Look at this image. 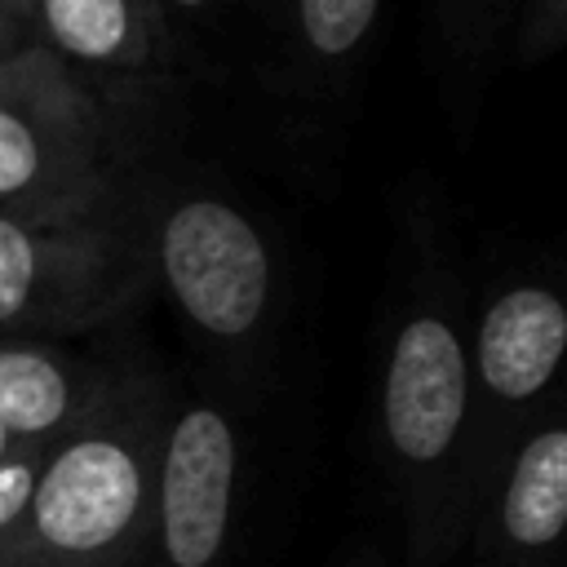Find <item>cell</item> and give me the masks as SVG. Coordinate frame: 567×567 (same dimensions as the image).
Returning <instances> with one entry per match:
<instances>
[{"instance_id":"9","label":"cell","mask_w":567,"mask_h":567,"mask_svg":"<svg viewBox=\"0 0 567 567\" xmlns=\"http://www.w3.org/2000/svg\"><path fill=\"white\" fill-rule=\"evenodd\" d=\"M27 35L75 75H159L182 53L155 0H31Z\"/></svg>"},{"instance_id":"14","label":"cell","mask_w":567,"mask_h":567,"mask_svg":"<svg viewBox=\"0 0 567 567\" xmlns=\"http://www.w3.org/2000/svg\"><path fill=\"white\" fill-rule=\"evenodd\" d=\"M44 452H49V443H22V447H13L0 461V540L18 527V518L27 509V496L35 487V474H40Z\"/></svg>"},{"instance_id":"1","label":"cell","mask_w":567,"mask_h":567,"mask_svg":"<svg viewBox=\"0 0 567 567\" xmlns=\"http://www.w3.org/2000/svg\"><path fill=\"white\" fill-rule=\"evenodd\" d=\"M377 443L412 563L470 545L478 496L465 301L439 261H421L394 301L377 372Z\"/></svg>"},{"instance_id":"11","label":"cell","mask_w":567,"mask_h":567,"mask_svg":"<svg viewBox=\"0 0 567 567\" xmlns=\"http://www.w3.org/2000/svg\"><path fill=\"white\" fill-rule=\"evenodd\" d=\"M381 22V0H275V35L288 71L310 89L346 84Z\"/></svg>"},{"instance_id":"19","label":"cell","mask_w":567,"mask_h":567,"mask_svg":"<svg viewBox=\"0 0 567 567\" xmlns=\"http://www.w3.org/2000/svg\"><path fill=\"white\" fill-rule=\"evenodd\" d=\"M483 567H487V563H483Z\"/></svg>"},{"instance_id":"15","label":"cell","mask_w":567,"mask_h":567,"mask_svg":"<svg viewBox=\"0 0 567 567\" xmlns=\"http://www.w3.org/2000/svg\"><path fill=\"white\" fill-rule=\"evenodd\" d=\"M155 4H159V13H164L168 31H173L177 44H182L186 31H213V27L221 22V13H226L230 0H155Z\"/></svg>"},{"instance_id":"7","label":"cell","mask_w":567,"mask_h":567,"mask_svg":"<svg viewBox=\"0 0 567 567\" xmlns=\"http://www.w3.org/2000/svg\"><path fill=\"white\" fill-rule=\"evenodd\" d=\"M244 487V430L217 399L168 403L133 567H226Z\"/></svg>"},{"instance_id":"5","label":"cell","mask_w":567,"mask_h":567,"mask_svg":"<svg viewBox=\"0 0 567 567\" xmlns=\"http://www.w3.org/2000/svg\"><path fill=\"white\" fill-rule=\"evenodd\" d=\"M111 204L106 120L84 80L22 44L0 58V208L93 213Z\"/></svg>"},{"instance_id":"10","label":"cell","mask_w":567,"mask_h":567,"mask_svg":"<svg viewBox=\"0 0 567 567\" xmlns=\"http://www.w3.org/2000/svg\"><path fill=\"white\" fill-rule=\"evenodd\" d=\"M111 377L115 368L44 337H0V430L18 443H53L106 394Z\"/></svg>"},{"instance_id":"4","label":"cell","mask_w":567,"mask_h":567,"mask_svg":"<svg viewBox=\"0 0 567 567\" xmlns=\"http://www.w3.org/2000/svg\"><path fill=\"white\" fill-rule=\"evenodd\" d=\"M151 288L142 230L93 213L0 208V337H71L133 310Z\"/></svg>"},{"instance_id":"13","label":"cell","mask_w":567,"mask_h":567,"mask_svg":"<svg viewBox=\"0 0 567 567\" xmlns=\"http://www.w3.org/2000/svg\"><path fill=\"white\" fill-rule=\"evenodd\" d=\"M509 35L518 66L549 62L567 40V0H514Z\"/></svg>"},{"instance_id":"12","label":"cell","mask_w":567,"mask_h":567,"mask_svg":"<svg viewBox=\"0 0 567 567\" xmlns=\"http://www.w3.org/2000/svg\"><path fill=\"white\" fill-rule=\"evenodd\" d=\"M514 0H439V27L456 58H483L509 27Z\"/></svg>"},{"instance_id":"6","label":"cell","mask_w":567,"mask_h":567,"mask_svg":"<svg viewBox=\"0 0 567 567\" xmlns=\"http://www.w3.org/2000/svg\"><path fill=\"white\" fill-rule=\"evenodd\" d=\"M474 394V496L483 501L505 447L558 399L567 354V301L545 279L496 284L465 323Z\"/></svg>"},{"instance_id":"2","label":"cell","mask_w":567,"mask_h":567,"mask_svg":"<svg viewBox=\"0 0 567 567\" xmlns=\"http://www.w3.org/2000/svg\"><path fill=\"white\" fill-rule=\"evenodd\" d=\"M168 403L159 377L115 368L106 394L49 443L0 567H133Z\"/></svg>"},{"instance_id":"16","label":"cell","mask_w":567,"mask_h":567,"mask_svg":"<svg viewBox=\"0 0 567 567\" xmlns=\"http://www.w3.org/2000/svg\"><path fill=\"white\" fill-rule=\"evenodd\" d=\"M27 9H31V0H0V22H4L22 44H31V35H27Z\"/></svg>"},{"instance_id":"17","label":"cell","mask_w":567,"mask_h":567,"mask_svg":"<svg viewBox=\"0 0 567 567\" xmlns=\"http://www.w3.org/2000/svg\"><path fill=\"white\" fill-rule=\"evenodd\" d=\"M13 49H22V40H18V35H13V31L0 22V58H4V53H13Z\"/></svg>"},{"instance_id":"18","label":"cell","mask_w":567,"mask_h":567,"mask_svg":"<svg viewBox=\"0 0 567 567\" xmlns=\"http://www.w3.org/2000/svg\"><path fill=\"white\" fill-rule=\"evenodd\" d=\"M13 447H22V443H18V439H9V434H4V430H0V461H4V456H9V452H13Z\"/></svg>"},{"instance_id":"8","label":"cell","mask_w":567,"mask_h":567,"mask_svg":"<svg viewBox=\"0 0 567 567\" xmlns=\"http://www.w3.org/2000/svg\"><path fill=\"white\" fill-rule=\"evenodd\" d=\"M567 532V421L563 403L545 408L505 447L470 545L487 567H554Z\"/></svg>"},{"instance_id":"3","label":"cell","mask_w":567,"mask_h":567,"mask_svg":"<svg viewBox=\"0 0 567 567\" xmlns=\"http://www.w3.org/2000/svg\"><path fill=\"white\" fill-rule=\"evenodd\" d=\"M151 284L164 288L199 346L248 363L279 319V257L252 213L221 190H173L142 226Z\"/></svg>"}]
</instances>
